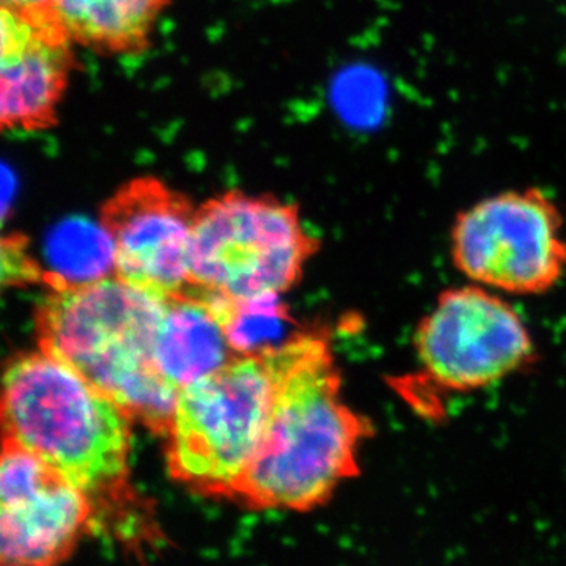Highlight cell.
<instances>
[{"label": "cell", "instance_id": "ba28073f", "mask_svg": "<svg viewBox=\"0 0 566 566\" xmlns=\"http://www.w3.org/2000/svg\"><path fill=\"white\" fill-rule=\"evenodd\" d=\"M95 505L41 458L3 438L0 461V560L61 564L91 528Z\"/></svg>", "mask_w": 566, "mask_h": 566}, {"label": "cell", "instance_id": "6da1fadb", "mask_svg": "<svg viewBox=\"0 0 566 566\" xmlns=\"http://www.w3.org/2000/svg\"><path fill=\"white\" fill-rule=\"evenodd\" d=\"M268 356L273 406L233 499L252 509L308 512L359 474L360 444L374 427L342 400V379L326 338L300 334Z\"/></svg>", "mask_w": 566, "mask_h": 566}, {"label": "cell", "instance_id": "5bb4252c", "mask_svg": "<svg viewBox=\"0 0 566 566\" xmlns=\"http://www.w3.org/2000/svg\"><path fill=\"white\" fill-rule=\"evenodd\" d=\"M193 293L211 305L238 356L268 353L285 344L290 315L281 303V294L233 303L216 294Z\"/></svg>", "mask_w": 566, "mask_h": 566}, {"label": "cell", "instance_id": "9a60e30c", "mask_svg": "<svg viewBox=\"0 0 566 566\" xmlns=\"http://www.w3.org/2000/svg\"><path fill=\"white\" fill-rule=\"evenodd\" d=\"M44 271L28 251V240L20 234L2 240V281L3 285H28L43 282Z\"/></svg>", "mask_w": 566, "mask_h": 566}, {"label": "cell", "instance_id": "7c38bea8", "mask_svg": "<svg viewBox=\"0 0 566 566\" xmlns=\"http://www.w3.org/2000/svg\"><path fill=\"white\" fill-rule=\"evenodd\" d=\"M169 0H51L48 10L73 43L99 54H139Z\"/></svg>", "mask_w": 566, "mask_h": 566}, {"label": "cell", "instance_id": "4fadbf2b", "mask_svg": "<svg viewBox=\"0 0 566 566\" xmlns=\"http://www.w3.org/2000/svg\"><path fill=\"white\" fill-rule=\"evenodd\" d=\"M50 289L85 285L115 275L114 244L102 226L71 221L52 232L46 244Z\"/></svg>", "mask_w": 566, "mask_h": 566}, {"label": "cell", "instance_id": "8992f818", "mask_svg": "<svg viewBox=\"0 0 566 566\" xmlns=\"http://www.w3.org/2000/svg\"><path fill=\"white\" fill-rule=\"evenodd\" d=\"M450 253L464 277L493 292H549L566 273L564 211L538 186L490 193L458 212Z\"/></svg>", "mask_w": 566, "mask_h": 566}, {"label": "cell", "instance_id": "7a4b0ae2", "mask_svg": "<svg viewBox=\"0 0 566 566\" xmlns=\"http://www.w3.org/2000/svg\"><path fill=\"white\" fill-rule=\"evenodd\" d=\"M166 303L117 275L50 289L35 314L40 349L80 371L133 420L166 436L180 394L155 363Z\"/></svg>", "mask_w": 566, "mask_h": 566}, {"label": "cell", "instance_id": "30bf717a", "mask_svg": "<svg viewBox=\"0 0 566 566\" xmlns=\"http://www.w3.org/2000/svg\"><path fill=\"white\" fill-rule=\"evenodd\" d=\"M0 125L41 132L57 123L74 54L50 10H0Z\"/></svg>", "mask_w": 566, "mask_h": 566}, {"label": "cell", "instance_id": "9c48e42d", "mask_svg": "<svg viewBox=\"0 0 566 566\" xmlns=\"http://www.w3.org/2000/svg\"><path fill=\"white\" fill-rule=\"evenodd\" d=\"M196 208L188 197L155 177L126 182L102 207L114 244L115 275L169 300L189 289V256Z\"/></svg>", "mask_w": 566, "mask_h": 566}, {"label": "cell", "instance_id": "5b68a950", "mask_svg": "<svg viewBox=\"0 0 566 566\" xmlns=\"http://www.w3.org/2000/svg\"><path fill=\"white\" fill-rule=\"evenodd\" d=\"M273 398L268 353L237 357L181 389L166 433L170 475L196 493L233 499L262 442Z\"/></svg>", "mask_w": 566, "mask_h": 566}, {"label": "cell", "instance_id": "277c9868", "mask_svg": "<svg viewBox=\"0 0 566 566\" xmlns=\"http://www.w3.org/2000/svg\"><path fill=\"white\" fill-rule=\"evenodd\" d=\"M316 248L297 205L268 193L223 192L196 210L189 290L233 303L282 294L300 281Z\"/></svg>", "mask_w": 566, "mask_h": 566}, {"label": "cell", "instance_id": "52a82bcc", "mask_svg": "<svg viewBox=\"0 0 566 566\" xmlns=\"http://www.w3.org/2000/svg\"><path fill=\"white\" fill-rule=\"evenodd\" d=\"M415 344L424 375L450 392L485 389L535 356L516 308L476 283L442 293L417 327Z\"/></svg>", "mask_w": 566, "mask_h": 566}, {"label": "cell", "instance_id": "2e32d148", "mask_svg": "<svg viewBox=\"0 0 566 566\" xmlns=\"http://www.w3.org/2000/svg\"><path fill=\"white\" fill-rule=\"evenodd\" d=\"M51 0H2V6L21 10H46Z\"/></svg>", "mask_w": 566, "mask_h": 566}, {"label": "cell", "instance_id": "8fae6325", "mask_svg": "<svg viewBox=\"0 0 566 566\" xmlns=\"http://www.w3.org/2000/svg\"><path fill=\"white\" fill-rule=\"evenodd\" d=\"M237 357L226 327L202 296L186 290L167 300L156 331L155 363L178 392Z\"/></svg>", "mask_w": 566, "mask_h": 566}, {"label": "cell", "instance_id": "3957f363", "mask_svg": "<svg viewBox=\"0 0 566 566\" xmlns=\"http://www.w3.org/2000/svg\"><path fill=\"white\" fill-rule=\"evenodd\" d=\"M132 417L80 371L43 349L3 375V438L31 450L99 505L129 495Z\"/></svg>", "mask_w": 566, "mask_h": 566}]
</instances>
